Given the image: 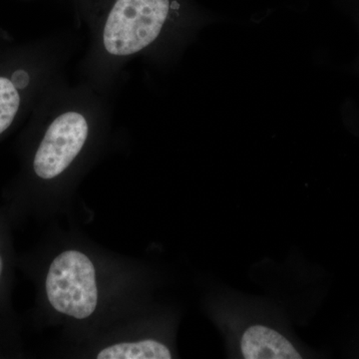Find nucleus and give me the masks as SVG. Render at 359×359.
I'll use <instances>...</instances> for the list:
<instances>
[{
    "label": "nucleus",
    "mask_w": 359,
    "mask_h": 359,
    "mask_svg": "<svg viewBox=\"0 0 359 359\" xmlns=\"http://www.w3.org/2000/svg\"><path fill=\"white\" fill-rule=\"evenodd\" d=\"M241 353L247 359H299L301 353L289 339L273 328L252 325L241 337Z\"/></svg>",
    "instance_id": "obj_4"
},
{
    "label": "nucleus",
    "mask_w": 359,
    "mask_h": 359,
    "mask_svg": "<svg viewBox=\"0 0 359 359\" xmlns=\"http://www.w3.org/2000/svg\"><path fill=\"white\" fill-rule=\"evenodd\" d=\"M7 280H8V257H6L4 252L1 238H0V311L4 309L2 304L4 301L2 299V295L4 294V287L6 285Z\"/></svg>",
    "instance_id": "obj_7"
},
{
    "label": "nucleus",
    "mask_w": 359,
    "mask_h": 359,
    "mask_svg": "<svg viewBox=\"0 0 359 359\" xmlns=\"http://www.w3.org/2000/svg\"><path fill=\"white\" fill-rule=\"evenodd\" d=\"M173 358L166 344L154 339L121 342L105 347L98 359H170Z\"/></svg>",
    "instance_id": "obj_5"
},
{
    "label": "nucleus",
    "mask_w": 359,
    "mask_h": 359,
    "mask_svg": "<svg viewBox=\"0 0 359 359\" xmlns=\"http://www.w3.org/2000/svg\"><path fill=\"white\" fill-rule=\"evenodd\" d=\"M20 104V94L13 81L0 77V135L13 122Z\"/></svg>",
    "instance_id": "obj_6"
},
{
    "label": "nucleus",
    "mask_w": 359,
    "mask_h": 359,
    "mask_svg": "<svg viewBox=\"0 0 359 359\" xmlns=\"http://www.w3.org/2000/svg\"><path fill=\"white\" fill-rule=\"evenodd\" d=\"M45 290L59 313L76 320L89 318L98 304L95 266L83 252L65 250L49 266Z\"/></svg>",
    "instance_id": "obj_1"
},
{
    "label": "nucleus",
    "mask_w": 359,
    "mask_h": 359,
    "mask_svg": "<svg viewBox=\"0 0 359 359\" xmlns=\"http://www.w3.org/2000/svg\"><path fill=\"white\" fill-rule=\"evenodd\" d=\"M28 82H29V77H28L27 73L25 71L18 70L14 73L13 83L16 88H25V87L27 86Z\"/></svg>",
    "instance_id": "obj_8"
},
{
    "label": "nucleus",
    "mask_w": 359,
    "mask_h": 359,
    "mask_svg": "<svg viewBox=\"0 0 359 359\" xmlns=\"http://www.w3.org/2000/svg\"><path fill=\"white\" fill-rule=\"evenodd\" d=\"M169 13V0H117L104 28L106 50L113 55L136 53L159 36Z\"/></svg>",
    "instance_id": "obj_2"
},
{
    "label": "nucleus",
    "mask_w": 359,
    "mask_h": 359,
    "mask_svg": "<svg viewBox=\"0 0 359 359\" xmlns=\"http://www.w3.org/2000/svg\"><path fill=\"white\" fill-rule=\"evenodd\" d=\"M87 136L88 125L83 116L75 112L59 116L35 153L33 170L36 176L51 180L62 174L83 148Z\"/></svg>",
    "instance_id": "obj_3"
}]
</instances>
